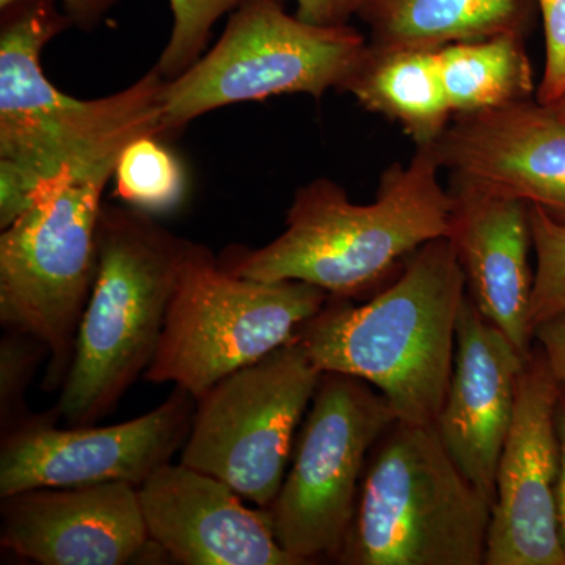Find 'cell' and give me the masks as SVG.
<instances>
[{"mask_svg": "<svg viewBox=\"0 0 565 565\" xmlns=\"http://www.w3.org/2000/svg\"><path fill=\"white\" fill-rule=\"evenodd\" d=\"M386 47L438 50L460 41L525 33L527 0H355V14Z\"/></svg>", "mask_w": 565, "mask_h": 565, "instance_id": "cell-19", "label": "cell"}, {"mask_svg": "<svg viewBox=\"0 0 565 565\" xmlns=\"http://www.w3.org/2000/svg\"><path fill=\"white\" fill-rule=\"evenodd\" d=\"M329 294L303 281H262L230 273L191 243L154 359L143 379L202 396L223 377L289 343Z\"/></svg>", "mask_w": 565, "mask_h": 565, "instance_id": "cell-7", "label": "cell"}, {"mask_svg": "<svg viewBox=\"0 0 565 565\" xmlns=\"http://www.w3.org/2000/svg\"><path fill=\"white\" fill-rule=\"evenodd\" d=\"M544 21L545 66L535 102L550 104L565 93V0H537Z\"/></svg>", "mask_w": 565, "mask_h": 565, "instance_id": "cell-25", "label": "cell"}, {"mask_svg": "<svg viewBox=\"0 0 565 565\" xmlns=\"http://www.w3.org/2000/svg\"><path fill=\"white\" fill-rule=\"evenodd\" d=\"M17 2L21 0H0V10ZM61 2L71 25H76L81 31H93L102 24L104 18L120 0H61Z\"/></svg>", "mask_w": 565, "mask_h": 565, "instance_id": "cell-27", "label": "cell"}, {"mask_svg": "<svg viewBox=\"0 0 565 565\" xmlns=\"http://www.w3.org/2000/svg\"><path fill=\"white\" fill-rule=\"evenodd\" d=\"M493 504L435 424L396 419L364 470L341 565H486Z\"/></svg>", "mask_w": 565, "mask_h": 565, "instance_id": "cell-5", "label": "cell"}, {"mask_svg": "<svg viewBox=\"0 0 565 565\" xmlns=\"http://www.w3.org/2000/svg\"><path fill=\"white\" fill-rule=\"evenodd\" d=\"M297 17L315 24H348L355 14V0H294Z\"/></svg>", "mask_w": 565, "mask_h": 565, "instance_id": "cell-28", "label": "cell"}, {"mask_svg": "<svg viewBox=\"0 0 565 565\" xmlns=\"http://www.w3.org/2000/svg\"><path fill=\"white\" fill-rule=\"evenodd\" d=\"M43 356H47L46 345L39 340L14 330H7L0 343V419L2 435L9 433L25 418V388Z\"/></svg>", "mask_w": 565, "mask_h": 565, "instance_id": "cell-24", "label": "cell"}, {"mask_svg": "<svg viewBox=\"0 0 565 565\" xmlns=\"http://www.w3.org/2000/svg\"><path fill=\"white\" fill-rule=\"evenodd\" d=\"M172 32L154 68L172 81L199 61L207 47L215 22L233 13L247 0H169Z\"/></svg>", "mask_w": 565, "mask_h": 565, "instance_id": "cell-23", "label": "cell"}, {"mask_svg": "<svg viewBox=\"0 0 565 565\" xmlns=\"http://www.w3.org/2000/svg\"><path fill=\"white\" fill-rule=\"evenodd\" d=\"M71 28L55 0H21L0 28V230L70 174L120 154L141 136L166 137V79L154 66L125 90L76 99L41 66L44 47Z\"/></svg>", "mask_w": 565, "mask_h": 565, "instance_id": "cell-1", "label": "cell"}, {"mask_svg": "<svg viewBox=\"0 0 565 565\" xmlns=\"http://www.w3.org/2000/svg\"><path fill=\"white\" fill-rule=\"evenodd\" d=\"M530 222L537 258L530 305L534 333L541 323L565 313V223L537 204H530Z\"/></svg>", "mask_w": 565, "mask_h": 565, "instance_id": "cell-22", "label": "cell"}, {"mask_svg": "<svg viewBox=\"0 0 565 565\" xmlns=\"http://www.w3.org/2000/svg\"><path fill=\"white\" fill-rule=\"evenodd\" d=\"M451 234L467 296L525 356L534 348L530 323V203L451 174Z\"/></svg>", "mask_w": 565, "mask_h": 565, "instance_id": "cell-17", "label": "cell"}, {"mask_svg": "<svg viewBox=\"0 0 565 565\" xmlns=\"http://www.w3.org/2000/svg\"><path fill=\"white\" fill-rule=\"evenodd\" d=\"M370 41L349 24H315L282 0H247L230 13L221 40L191 68L166 82V137L212 110L278 95L341 90Z\"/></svg>", "mask_w": 565, "mask_h": 565, "instance_id": "cell-8", "label": "cell"}, {"mask_svg": "<svg viewBox=\"0 0 565 565\" xmlns=\"http://www.w3.org/2000/svg\"><path fill=\"white\" fill-rule=\"evenodd\" d=\"M0 542L41 565H125L154 546L139 487L126 482L41 487L2 498Z\"/></svg>", "mask_w": 565, "mask_h": 565, "instance_id": "cell-13", "label": "cell"}, {"mask_svg": "<svg viewBox=\"0 0 565 565\" xmlns=\"http://www.w3.org/2000/svg\"><path fill=\"white\" fill-rule=\"evenodd\" d=\"M396 419L374 386L352 375L322 373L288 473L267 508L278 544L300 565L338 564L367 459Z\"/></svg>", "mask_w": 565, "mask_h": 565, "instance_id": "cell-9", "label": "cell"}, {"mask_svg": "<svg viewBox=\"0 0 565 565\" xmlns=\"http://www.w3.org/2000/svg\"><path fill=\"white\" fill-rule=\"evenodd\" d=\"M556 430L559 438L561 470L557 479V516H559L561 537L565 545V385L561 384L556 404Z\"/></svg>", "mask_w": 565, "mask_h": 565, "instance_id": "cell-29", "label": "cell"}, {"mask_svg": "<svg viewBox=\"0 0 565 565\" xmlns=\"http://www.w3.org/2000/svg\"><path fill=\"white\" fill-rule=\"evenodd\" d=\"M151 544L182 565H300L275 537L267 509L214 476L167 463L139 487Z\"/></svg>", "mask_w": 565, "mask_h": 565, "instance_id": "cell-14", "label": "cell"}, {"mask_svg": "<svg viewBox=\"0 0 565 565\" xmlns=\"http://www.w3.org/2000/svg\"><path fill=\"white\" fill-rule=\"evenodd\" d=\"M341 90L351 93L364 109L396 121L416 147L434 145L455 118L437 50L370 43Z\"/></svg>", "mask_w": 565, "mask_h": 565, "instance_id": "cell-18", "label": "cell"}, {"mask_svg": "<svg viewBox=\"0 0 565 565\" xmlns=\"http://www.w3.org/2000/svg\"><path fill=\"white\" fill-rule=\"evenodd\" d=\"M433 145L382 174L373 203L356 204L319 178L294 195L286 230L262 248L232 247L230 273L262 281H303L329 297L373 292L424 244L451 234V195L440 182Z\"/></svg>", "mask_w": 565, "mask_h": 565, "instance_id": "cell-2", "label": "cell"}, {"mask_svg": "<svg viewBox=\"0 0 565 565\" xmlns=\"http://www.w3.org/2000/svg\"><path fill=\"white\" fill-rule=\"evenodd\" d=\"M441 169L544 207L565 223V122L525 99L457 115L433 145Z\"/></svg>", "mask_w": 565, "mask_h": 565, "instance_id": "cell-16", "label": "cell"}, {"mask_svg": "<svg viewBox=\"0 0 565 565\" xmlns=\"http://www.w3.org/2000/svg\"><path fill=\"white\" fill-rule=\"evenodd\" d=\"M465 297L455 243L438 237L367 302L329 297L296 340L321 373L360 379L384 394L397 418L434 424L451 382Z\"/></svg>", "mask_w": 565, "mask_h": 565, "instance_id": "cell-3", "label": "cell"}, {"mask_svg": "<svg viewBox=\"0 0 565 565\" xmlns=\"http://www.w3.org/2000/svg\"><path fill=\"white\" fill-rule=\"evenodd\" d=\"M321 375L296 338L226 375L196 397L181 463L269 508Z\"/></svg>", "mask_w": 565, "mask_h": 565, "instance_id": "cell-10", "label": "cell"}, {"mask_svg": "<svg viewBox=\"0 0 565 565\" xmlns=\"http://www.w3.org/2000/svg\"><path fill=\"white\" fill-rule=\"evenodd\" d=\"M193 411L195 397L174 386L148 414L114 426L62 429L51 415L29 416L2 435L0 497L41 487H140L182 449Z\"/></svg>", "mask_w": 565, "mask_h": 565, "instance_id": "cell-11", "label": "cell"}, {"mask_svg": "<svg viewBox=\"0 0 565 565\" xmlns=\"http://www.w3.org/2000/svg\"><path fill=\"white\" fill-rule=\"evenodd\" d=\"M111 180L117 199L150 214L172 210L185 191L184 169L158 136L129 141L118 156Z\"/></svg>", "mask_w": 565, "mask_h": 565, "instance_id": "cell-21", "label": "cell"}, {"mask_svg": "<svg viewBox=\"0 0 565 565\" xmlns=\"http://www.w3.org/2000/svg\"><path fill=\"white\" fill-rule=\"evenodd\" d=\"M545 107H548L561 121L565 122V93H563L559 98H556L555 102L546 104Z\"/></svg>", "mask_w": 565, "mask_h": 565, "instance_id": "cell-30", "label": "cell"}, {"mask_svg": "<svg viewBox=\"0 0 565 565\" xmlns=\"http://www.w3.org/2000/svg\"><path fill=\"white\" fill-rule=\"evenodd\" d=\"M527 359L465 297L451 382L434 424L460 470L492 504L498 462Z\"/></svg>", "mask_w": 565, "mask_h": 565, "instance_id": "cell-15", "label": "cell"}, {"mask_svg": "<svg viewBox=\"0 0 565 565\" xmlns=\"http://www.w3.org/2000/svg\"><path fill=\"white\" fill-rule=\"evenodd\" d=\"M118 156L70 174L0 234V322L46 345L47 392L62 388L73 362L98 274L103 193Z\"/></svg>", "mask_w": 565, "mask_h": 565, "instance_id": "cell-6", "label": "cell"}, {"mask_svg": "<svg viewBox=\"0 0 565 565\" xmlns=\"http://www.w3.org/2000/svg\"><path fill=\"white\" fill-rule=\"evenodd\" d=\"M557 381L534 343L519 377L514 418L497 468L486 565H565L557 516Z\"/></svg>", "mask_w": 565, "mask_h": 565, "instance_id": "cell-12", "label": "cell"}, {"mask_svg": "<svg viewBox=\"0 0 565 565\" xmlns=\"http://www.w3.org/2000/svg\"><path fill=\"white\" fill-rule=\"evenodd\" d=\"M437 62L456 117L501 109L533 96V68L523 32L446 44L438 47Z\"/></svg>", "mask_w": 565, "mask_h": 565, "instance_id": "cell-20", "label": "cell"}, {"mask_svg": "<svg viewBox=\"0 0 565 565\" xmlns=\"http://www.w3.org/2000/svg\"><path fill=\"white\" fill-rule=\"evenodd\" d=\"M191 243L137 207L103 206L98 274L55 415L92 426L143 377Z\"/></svg>", "mask_w": 565, "mask_h": 565, "instance_id": "cell-4", "label": "cell"}, {"mask_svg": "<svg viewBox=\"0 0 565 565\" xmlns=\"http://www.w3.org/2000/svg\"><path fill=\"white\" fill-rule=\"evenodd\" d=\"M534 343L544 351L557 381L565 385V313L534 330Z\"/></svg>", "mask_w": 565, "mask_h": 565, "instance_id": "cell-26", "label": "cell"}]
</instances>
